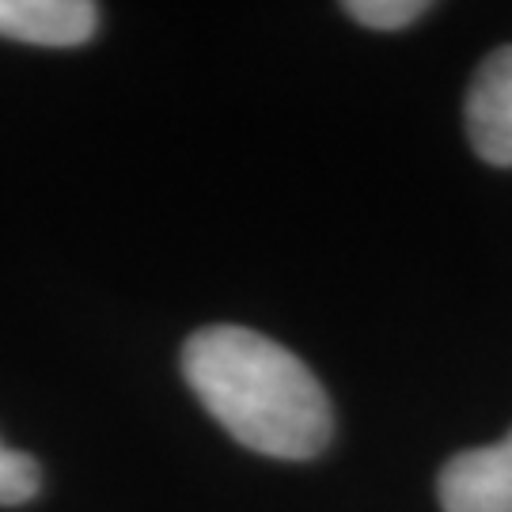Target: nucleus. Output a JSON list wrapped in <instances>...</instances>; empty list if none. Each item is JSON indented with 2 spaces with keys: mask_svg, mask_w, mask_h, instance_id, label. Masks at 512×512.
<instances>
[{
  "mask_svg": "<svg viewBox=\"0 0 512 512\" xmlns=\"http://www.w3.org/2000/svg\"><path fill=\"white\" fill-rule=\"evenodd\" d=\"M42 490V467L27 452L0 444V505H23Z\"/></svg>",
  "mask_w": 512,
  "mask_h": 512,
  "instance_id": "423d86ee",
  "label": "nucleus"
},
{
  "mask_svg": "<svg viewBox=\"0 0 512 512\" xmlns=\"http://www.w3.org/2000/svg\"><path fill=\"white\" fill-rule=\"evenodd\" d=\"M437 497L444 512H512V433L448 459Z\"/></svg>",
  "mask_w": 512,
  "mask_h": 512,
  "instance_id": "f03ea898",
  "label": "nucleus"
},
{
  "mask_svg": "<svg viewBox=\"0 0 512 512\" xmlns=\"http://www.w3.org/2000/svg\"><path fill=\"white\" fill-rule=\"evenodd\" d=\"M467 137L486 164L512 167V46H497L467 88Z\"/></svg>",
  "mask_w": 512,
  "mask_h": 512,
  "instance_id": "7ed1b4c3",
  "label": "nucleus"
},
{
  "mask_svg": "<svg viewBox=\"0 0 512 512\" xmlns=\"http://www.w3.org/2000/svg\"><path fill=\"white\" fill-rule=\"evenodd\" d=\"M183 376L202 406L258 456L315 459L334 414L323 384L293 349L247 327H202L186 338Z\"/></svg>",
  "mask_w": 512,
  "mask_h": 512,
  "instance_id": "f257e3e1",
  "label": "nucleus"
},
{
  "mask_svg": "<svg viewBox=\"0 0 512 512\" xmlns=\"http://www.w3.org/2000/svg\"><path fill=\"white\" fill-rule=\"evenodd\" d=\"M99 31L88 0H0V35L31 46H84Z\"/></svg>",
  "mask_w": 512,
  "mask_h": 512,
  "instance_id": "20e7f679",
  "label": "nucleus"
},
{
  "mask_svg": "<svg viewBox=\"0 0 512 512\" xmlns=\"http://www.w3.org/2000/svg\"><path fill=\"white\" fill-rule=\"evenodd\" d=\"M429 12L425 0H349L346 16L372 31H399Z\"/></svg>",
  "mask_w": 512,
  "mask_h": 512,
  "instance_id": "39448f33",
  "label": "nucleus"
}]
</instances>
